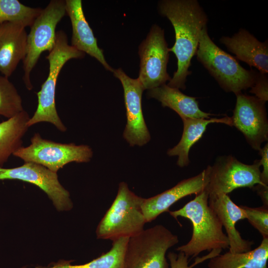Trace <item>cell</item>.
Here are the masks:
<instances>
[{
    "mask_svg": "<svg viewBox=\"0 0 268 268\" xmlns=\"http://www.w3.org/2000/svg\"><path fill=\"white\" fill-rule=\"evenodd\" d=\"M160 13L172 23L175 42L169 48L177 59V69L168 86L185 89L191 60L196 55L201 33L206 26L207 17L196 0H163L159 2Z\"/></svg>",
    "mask_w": 268,
    "mask_h": 268,
    "instance_id": "6da1fadb",
    "label": "cell"
},
{
    "mask_svg": "<svg viewBox=\"0 0 268 268\" xmlns=\"http://www.w3.org/2000/svg\"><path fill=\"white\" fill-rule=\"evenodd\" d=\"M208 194L204 190L182 208L169 211L174 218L183 217L192 223L193 233L190 240L176 249V251L183 253L188 258L196 257L205 251L229 248V240L223 231V226L208 205Z\"/></svg>",
    "mask_w": 268,
    "mask_h": 268,
    "instance_id": "7a4b0ae2",
    "label": "cell"
},
{
    "mask_svg": "<svg viewBox=\"0 0 268 268\" xmlns=\"http://www.w3.org/2000/svg\"><path fill=\"white\" fill-rule=\"evenodd\" d=\"M196 55L220 86L235 95L251 87L259 72L244 68L233 57L218 47L209 37L206 26L201 33Z\"/></svg>",
    "mask_w": 268,
    "mask_h": 268,
    "instance_id": "3957f363",
    "label": "cell"
},
{
    "mask_svg": "<svg viewBox=\"0 0 268 268\" xmlns=\"http://www.w3.org/2000/svg\"><path fill=\"white\" fill-rule=\"evenodd\" d=\"M49 52L46 57L49 63L48 76L37 93V107L27 125L29 127L40 122H48L64 132L67 128L60 119L56 108L57 81L60 71L68 60L83 58L85 54L68 44L67 35L62 30L56 32L55 45Z\"/></svg>",
    "mask_w": 268,
    "mask_h": 268,
    "instance_id": "277c9868",
    "label": "cell"
},
{
    "mask_svg": "<svg viewBox=\"0 0 268 268\" xmlns=\"http://www.w3.org/2000/svg\"><path fill=\"white\" fill-rule=\"evenodd\" d=\"M143 199L131 191L126 183H120L114 201L97 226V238L113 241L142 232L146 223L141 207Z\"/></svg>",
    "mask_w": 268,
    "mask_h": 268,
    "instance_id": "5b68a950",
    "label": "cell"
},
{
    "mask_svg": "<svg viewBox=\"0 0 268 268\" xmlns=\"http://www.w3.org/2000/svg\"><path fill=\"white\" fill-rule=\"evenodd\" d=\"M177 235L162 225L143 230L129 238L124 268H170L167 250L178 244Z\"/></svg>",
    "mask_w": 268,
    "mask_h": 268,
    "instance_id": "8992f818",
    "label": "cell"
},
{
    "mask_svg": "<svg viewBox=\"0 0 268 268\" xmlns=\"http://www.w3.org/2000/svg\"><path fill=\"white\" fill-rule=\"evenodd\" d=\"M66 14L65 0H52L42 9L30 26V31L27 35L26 55L23 61V79L29 90L33 88L30 79L31 71L41 54L45 51L50 52L53 48L56 26Z\"/></svg>",
    "mask_w": 268,
    "mask_h": 268,
    "instance_id": "52a82bcc",
    "label": "cell"
},
{
    "mask_svg": "<svg viewBox=\"0 0 268 268\" xmlns=\"http://www.w3.org/2000/svg\"><path fill=\"white\" fill-rule=\"evenodd\" d=\"M13 155L25 162L35 163L57 173L68 163L89 162L93 156V151L87 145L56 142L44 139L39 133H36L31 138L29 146H21Z\"/></svg>",
    "mask_w": 268,
    "mask_h": 268,
    "instance_id": "ba28073f",
    "label": "cell"
},
{
    "mask_svg": "<svg viewBox=\"0 0 268 268\" xmlns=\"http://www.w3.org/2000/svg\"><path fill=\"white\" fill-rule=\"evenodd\" d=\"M209 166V180L205 189L208 196L227 195L239 188L267 186L261 181L259 160L249 165L228 155L218 158L212 166Z\"/></svg>",
    "mask_w": 268,
    "mask_h": 268,
    "instance_id": "9c48e42d",
    "label": "cell"
},
{
    "mask_svg": "<svg viewBox=\"0 0 268 268\" xmlns=\"http://www.w3.org/2000/svg\"><path fill=\"white\" fill-rule=\"evenodd\" d=\"M169 53L164 30L156 24L152 25L138 47L140 65L137 78L144 90L159 87L171 79L167 71Z\"/></svg>",
    "mask_w": 268,
    "mask_h": 268,
    "instance_id": "30bf717a",
    "label": "cell"
},
{
    "mask_svg": "<svg viewBox=\"0 0 268 268\" xmlns=\"http://www.w3.org/2000/svg\"><path fill=\"white\" fill-rule=\"evenodd\" d=\"M114 75L122 83L126 110L127 123L123 137L131 146H141L151 139L142 109L144 89L138 78L129 76L121 68L114 69Z\"/></svg>",
    "mask_w": 268,
    "mask_h": 268,
    "instance_id": "8fae6325",
    "label": "cell"
},
{
    "mask_svg": "<svg viewBox=\"0 0 268 268\" xmlns=\"http://www.w3.org/2000/svg\"><path fill=\"white\" fill-rule=\"evenodd\" d=\"M236 95V103L231 117L232 126L243 134L254 149L259 151L268 139L266 102L242 93Z\"/></svg>",
    "mask_w": 268,
    "mask_h": 268,
    "instance_id": "7c38bea8",
    "label": "cell"
},
{
    "mask_svg": "<svg viewBox=\"0 0 268 268\" xmlns=\"http://www.w3.org/2000/svg\"><path fill=\"white\" fill-rule=\"evenodd\" d=\"M19 180L33 184L43 190L59 211L72 207L69 192L60 184L57 173L33 162H25L19 167L0 168V180Z\"/></svg>",
    "mask_w": 268,
    "mask_h": 268,
    "instance_id": "4fadbf2b",
    "label": "cell"
},
{
    "mask_svg": "<svg viewBox=\"0 0 268 268\" xmlns=\"http://www.w3.org/2000/svg\"><path fill=\"white\" fill-rule=\"evenodd\" d=\"M209 166L197 175L182 180L173 187L143 199L141 207L146 222H150L180 199L205 190L209 180Z\"/></svg>",
    "mask_w": 268,
    "mask_h": 268,
    "instance_id": "5bb4252c",
    "label": "cell"
},
{
    "mask_svg": "<svg viewBox=\"0 0 268 268\" xmlns=\"http://www.w3.org/2000/svg\"><path fill=\"white\" fill-rule=\"evenodd\" d=\"M208 203L225 228L229 242V251L241 253L251 250L254 242L244 239L235 227L238 221L246 218L243 209L226 194L209 196Z\"/></svg>",
    "mask_w": 268,
    "mask_h": 268,
    "instance_id": "9a60e30c",
    "label": "cell"
},
{
    "mask_svg": "<svg viewBox=\"0 0 268 268\" xmlns=\"http://www.w3.org/2000/svg\"><path fill=\"white\" fill-rule=\"evenodd\" d=\"M65 3L66 13L70 18L72 26L71 46L94 58L106 70L113 72L114 69L106 61L103 51L98 47L97 39L86 20L82 1L66 0Z\"/></svg>",
    "mask_w": 268,
    "mask_h": 268,
    "instance_id": "2e32d148",
    "label": "cell"
},
{
    "mask_svg": "<svg viewBox=\"0 0 268 268\" xmlns=\"http://www.w3.org/2000/svg\"><path fill=\"white\" fill-rule=\"evenodd\" d=\"M27 34L22 25L0 23V72L9 77L27 53Z\"/></svg>",
    "mask_w": 268,
    "mask_h": 268,
    "instance_id": "e0dca14e",
    "label": "cell"
},
{
    "mask_svg": "<svg viewBox=\"0 0 268 268\" xmlns=\"http://www.w3.org/2000/svg\"><path fill=\"white\" fill-rule=\"evenodd\" d=\"M220 41L238 59L255 67L260 72L268 73V40L262 42L247 30L241 29L231 37H221Z\"/></svg>",
    "mask_w": 268,
    "mask_h": 268,
    "instance_id": "ac0fdd59",
    "label": "cell"
},
{
    "mask_svg": "<svg viewBox=\"0 0 268 268\" xmlns=\"http://www.w3.org/2000/svg\"><path fill=\"white\" fill-rule=\"evenodd\" d=\"M148 98L159 101L163 107H167L176 112L181 118L210 119L213 115L204 112L199 108L196 98L186 95L179 89L167 84L148 90Z\"/></svg>",
    "mask_w": 268,
    "mask_h": 268,
    "instance_id": "d6986e66",
    "label": "cell"
},
{
    "mask_svg": "<svg viewBox=\"0 0 268 268\" xmlns=\"http://www.w3.org/2000/svg\"><path fill=\"white\" fill-rule=\"evenodd\" d=\"M183 132L178 143L168 150L167 154L169 156H178L177 164L180 167L189 165V153L192 146L202 136L207 126L212 123L224 124L232 126L231 117L225 116L221 118L210 119H182Z\"/></svg>",
    "mask_w": 268,
    "mask_h": 268,
    "instance_id": "ffe728a7",
    "label": "cell"
},
{
    "mask_svg": "<svg viewBox=\"0 0 268 268\" xmlns=\"http://www.w3.org/2000/svg\"><path fill=\"white\" fill-rule=\"evenodd\" d=\"M209 259L208 268H268V238H263L258 247L247 252L228 251Z\"/></svg>",
    "mask_w": 268,
    "mask_h": 268,
    "instance_id": "44dd1931",
    "label": "cell"
},
{
    "mask_svg": "<svg viewBox=\"0 0 268 268\" xmlns=\"http://www.w3.org/2000/svg\"><path fill=\"white\" fill-rule=\"evenodd\" d=\"M29 119L28 113L24 110L0 123V168L22 146V138L29 128L27 123Z\"/></svg>",
    "mask_w": 268,
    "mask_h": 268,
    "instance_id": "7402d4cb",
    "label": "cell"
},
{
    "mask_svg": "<svg viewBox=\"0 0 268 268\" xmlns=\"http://www.w3.org/2000/svg\"><path fill=\"white\" fill-rule=\"evenodd\" d=\"M130 238H121L113 241L111 249L87 263L72 265L70 261L60 260L46 267L35 268H124L125 255Z\"/></svg>",
    "mask_w": 268,
    "mask_h": 268,
    "instance_id": "603a6c76",
    "label": "cell"
},
{
    "mask_svg": "<svg viewBox=\"0 0 268 268\" xmlns=\"http://www.w3.org/2000/svg\"><path fill=\"white\" fill-rule=\"evenodd\" d=\"M42 9L26 6L18 0H0V23L10 22L30 27Z\"/></svg>",
    "mask_w": 268,
    "mask_h": 268,
    "instance_id": "cb8c5ba5",
    "label": "cell"
},
{
    "mask_svg": "<svg viewBox=\"0 0 268 268\" xmlns=\"http://www.w3.org/2000/svg\"><path fill=\"white\" fill-rule=\"evenodd\" d=\"M8 78L0 75V115L9 119L24 109L21 96Z\"/></svg>",
    "mask_w": 268,
    "mask_h": 268,
    "instance_id": "d4e9b609",
    "label": "cell"
},
{
    "mask_svg": "<svg viewBox=\"0 0 268 268\" xmlns=\"http://www.w3.org/2000/svg\"><path fill=\"white\" fill-rule=\"evenodd\" d=\"M244 210L246 218L262 235L263 238H268V209L267 207H250L240 205Z\"/></svg>",
    "mask_w": 268,
    "mask_h": 268,
    "instance_id": "484cf974",
    "label": "cell"
},
{
    "mask_svg": "<svg viewBox=\"0 0 268 268\" xmlns=\"http://www.w3.org/2000/svg\"><path fill=\"white\" fill-rule=\"evenodd\" d=\"M179 252L178 254L173 252L168 253L167 258L169 261L170 268H193L205 260L209 259L217 255L215 251H211L207 255L196 258L195 262L191 266H189V258L183 253Z\"/></svg>",
    "mask_w": 268,
    "mask_h": 268,
    "instance_id": "4316f807",
    "label": "cell"
},
{
    "mask_svg": "<svg viewBox=\"0 0 268 268\" xmlns=\"http://www.w3.org/2000/svg\"><path fill=\"white\" fill-rule=\"evenodd\" d=\"M250 92L258 99L266 102L268 100V77L267 73L259 72Z\"/></svg>",
    "mask_w": 268,
    "mask_h": 268,
    "instance_id": "83f0119b",
    "label": "cell"
},
{
    "mask_svg": "<svg viewBox=\"0 0 268 268\" xmlns=\"http://www.w3.org/2000/svg\"><path fill=\"white\" fill-rule=\"evenodd\" d=\"M259 154L261 158L259 160L261 166H263V171L261 173L262 182L265 185H268V144L259 150Z\"/></svg>",
    "mask_w": 268,
    "mask_h": 268,
    "instance_id": "f1b7e54d",
    "label": "cell"
},
{
    "mask_svg": "<svg viewBox=\"0 0 268 268\" xmlns=\"http://www.w3.org/2000/svg\"><path fill=\"white\" fill-rule=\"evenodd\" d=\"M253 189L257 192L263 202V206L268 207V186L257 185Z\"/></svg>",
    "mask_w": 268,
    "mask_h": 268,
    "instance_id": "f546056e",
    "label": "cell"
}]
</instances>
